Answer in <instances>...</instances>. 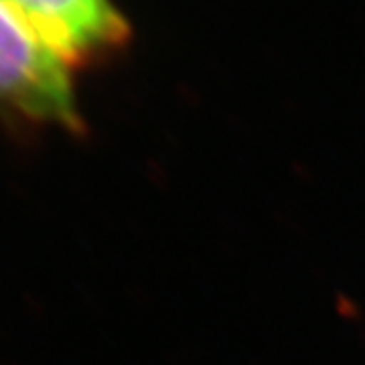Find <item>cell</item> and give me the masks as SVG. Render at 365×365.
<instances>
[{
	"mask_svg": "<svg viewBox=\"0 0 365 365\" xmlns=\"http://www.w3.org/2000/svg\"><path fill=\"white\" fill-rule=\"evenodd\" d=\"M11 0H0V118L79 130L73 78Z\"/></svg>",
	"mask_w": 365,
	"mask_h": 365,
	"instance_id": "obj_1",
	"label": "cell"
},
{
	"mask_svg": "<svg viewBox=\"0 0 365 365\" xmlns=\"http://www.w3.org/2000/svg\"><path fill=\"white\" fill-rule=\"evenodd\" d=\"M69 69L93 66L122 51L128 19L112 0H11Z\"/></svg>",
	"mask_w": 365,
	"mask_h": 365,
	"instance_id": "obj_2",
	"label": "cell"
}]
</instances>
